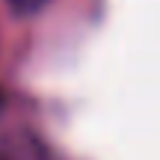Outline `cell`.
Instances as JSON below:
<instances>
[{
    "mask_svg": "<svg viewBox=\"0 0 160 160\" xmlns=\"http://www.w3.org/2000/svg\"><path fill=\"white\" fill-rule=\"evenodd\" d=\"M9 3V9H15L18 15H36V12H42L51 0H6Z\"/></svg>",
    "mask_w": 160,
    "mask_h": 160,
    "instance_id": "obj_1",
    "label": "cell"
},
{
    "mask_svg": "<svg viewBox=\"0 0 160 160\" xmlns=\"http://www.w3.org/2000/svg\"><path fill=\"white\" fill-rule=\"evenodd\" d=\"M3 104H6V95H3V89H0V113H3Z\"/></svg>",
    "mask_w": 160,
    "mask_h": 160,
    "instance_id": "obj_2",
    "label": "cell"
},
{
    "mask_svg": "<svg viewBox=\"0 0 160 160\" xmlns=\"http://www.w3.org/2000/svg\"><path fill=\"white\" fill-rule=\"evenodd\" d=\"M0 160H12V157H9V154H0Z\"/></svg>",
    "mask_w": 160,
    "mask_h": 160,
    "instance_id": "obj_3",
    "label": "cell"
}]
</instances>
